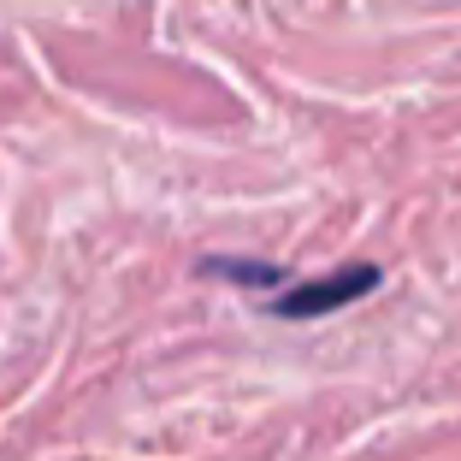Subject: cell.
I'll return each instance as SVG.
<instances>
[{
  "label": "cell",
  "mask_w": 461,
  "mask_h": 461,
  "mask_svg": "<svg viewBox=\"0 0 461 461\" xmlns=\"http://www.w3.org/2000/svg\"><path fill=\"white\" fill-rule=\"evenodd\" d=\"M366 290H379V267H343V272H331V278L290 285L285 296L272 302V313H278V320H313V313H331V308L361 302Z\"/></svg>",
  "instance_id": "6da1fadb"
},
{
  "label": "cell",
  "mask_w": 461,
  "mask_h": 461,
  "mask_svg": "<svg viewBox=\"0 0 461 461\" xmlns=\"http://www.w3.org/2000/svg\"><path fill=\"white\" fill-rule=\"evenodd\" d=\"M207 278H230V285H278V278H285V272L278 267H267V260H207Z\"/></svg>",
  "instance_id": "7a4b0ae2"
}]
</instances>
